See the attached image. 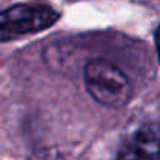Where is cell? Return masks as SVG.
Wrapping results in <instances>:
<instances>
[{"mask_svg": "<svg viewBox=\"0 0 160 160\" xmlns=\"http://www.w3.org/2000/svg\"><path fill=\"white\" fill-rule=\"evenodd\" d=\"M84 84L89 95L101 106L118 109L132 97V84L126 73L107 59H90L84 65Z\"/></svg>", "mask_w": 160, "mask_h": 160, "instance_id": "6da1fadb", "label": "cell"}, {"mask_svg": "<svg viewBox=\"0 0 160 160\" xmlns=\"http://www.w3.org/2000/svg\"><path fill=\"white\" fill-rule=\"evenodd\" d=\"M59 19L61 14L47 5H12L0 11V42L44 31Z\"/></svg>", "mask_w": 160, "mask_h": 160, "instance_id": "7a4b0ae2", "label": "cell"}, {"mask_svg": "<svg viewBox=\"0 0 160 160\" xmlns=\"http://www.w3.org/2000/svg\"><path fill=\"white\" fill-rule=\"evenodd\" d=\"M117 160H160V126H138L118 148Z\"/></svg>", "mask_w": 160, "mask_h": 160, "instance_id": "3957f363", "label": "cell"}, {"mask_svg": "<svg viewBox=\"0 0 160 160\" xmlns=\"http://www.w3.org/2000/svg\"><path fill=\"white\" fill-rule=\"evenodd\" d=\"M154 42H156V50H157V58L160 62V25L157 27V30L154 31Z\"/></svg>", "mask_w": 160, "mask_h": 160, "instance_id": "277c9868", "label": "cell"}]
</instances>
